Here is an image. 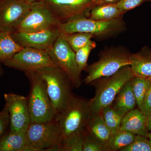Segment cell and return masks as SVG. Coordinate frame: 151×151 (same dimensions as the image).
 Wrapping results in <instances>:
<instances>
[{"mask_svg":"<svg viewBox=\"0 0 151 151\" xmlns=\"http://www.w3.org/2000/svg\"><path fill=\"white\" fill-rule=\"evenodd\" d=\"M149 78L150 84L146 92L141 110L145 116L147 120L151 115V77Z\"/></svg>","mask_w":151,"mask_h":151,"instance_id":"31","label":"cell"},{"mask_svg":"<svg viewBox=\"0 0 151 151\" xmlns=\"http://www.w3.org/2000/svg\"><path fill=\"white\" fill-rule=\"evenodd\" d=\"M86 130L103 143L107 148L113 134L103 121L101 113L91 116Z\"/></svg>","mask_w":151,"mask_h":151,"instance_id":"20","label":"cell"},{"mask_svg":"<svg viewBox=\"0 0 151 151\" xmlns=\"http://www.w3.org/2000/svg\"><path fill=\"white\" fill-rule=\"evenodd\" d=\"M126 12L116 4H101L94 6L89 12V18L99 21H108L122 17Z\"/></svg>","mask_w":151,"mask_h":151,"instance_id":"19","label":"cell"},{"mask_svg":"<svg viewBox=\"0 0 151 151\" xmlns=\"http://www.w3.org/2000/svg\"><path fill=\"white\" fill-rule=\"evenodd\" d=\"M3 74V70L1 68L0 66V76L2 75Z\"/></svg>","mask_w":151,"mask_h":151,"instance_id":"37","label":"cell"},{"mask_svg":"<svg viewBox=\"0 0 151 151\" xmlns=\"http://www.w3.org/2000/svg\"><path fill=\"white\" fill-rule=\"evenodd\" d=\"M11 33L0 30V62L10 59L23 48L14 40Z\"/></svg>","mask_w":151,"mask_h":151,"instance_id":"21","label":"cell"},{"mask_svg":"<svg viewBox=\"0 0 151 151\" xmlns=\"http://www.w3.org/2000/svg\"><path fill=\"white\" fill-rule=\"evenodd\" d=\"M32 4L20 0H0V30L14 31L29 12Z\"/></svg>","mask_w":151,"mask_h":151,"instance_id":"13","label":"cell"},{"mask_svg":"<svg viewBox=\"0 0 151 151\" xmlns=\"http://www.w3.org/2000/svg\"><path fill=\"white\" fill-rule=\"evenodd\" d=\"M25 73L30 84L27 97L31 122H47L55 119L56 113L43 79L36 71Z\"/></svg>","mask_w":151,"mask_h":151,"instance_id":"5","label":"cell"},{"mask_svg":"<svg viewBox=\"0 0 151 151\" xmlns=\"http://www.w3.org/2000/svg\"><path fill=\"white\" fill-rule=\"evenodd\" d=\"M147 122V119L143 112L138 108H134L124 116L120 129L148 138L149 133Z\"/></svg>","mask_w":151,"mask_h":151,"instance_id":"15","label":"cell"},{"mask_svg":"<svg viewBox=\"0 0 151 151\" xmlns=\"http://www.w3.org/2000/svg\"><path fill=\"white\" fill-rule=\"evenodd\" d=\"M147 128L148 131H151V115L147 120Z\"/></svg>","mask_w":151,"mask_h":151,"instance_id":"33","label":"cell"},{"mask_svg":"<svg viewBox=\"0 0 151 151\" xmlns=\"http://www.w3.org/2000/svg\"><path fill=\"white\" fill-rule=\"evenodd\" d=\"M136 135L120 129L112 134L107 146L108 151H120L133 142Z\"/></svg>","mask_w":151,"mask_h":151,"instance_id":"22","label":"cell"},{"mask_svg":"<svg viewBox=\"0 0 151 151\" xmlns=\"http://www.w3.org/2000/svg\"><path fill=\"white\" fill-rule=\"evenodd\" d=\"M57 18L64 22L80 17H85L92 8L102 4L98 0H42Z\"/></svg>","mask_w":151,"mask_h":151,"instance_id":"11","label":"cell"},{"mask_svg":"<svg viewBox=\"0 0 151 151\" xmlns=\"http://www.w3.org/2000/svg\"><path fill=\"white\" fill-rule=\"evenodd\" d=\"M63 35L68 43L75 52L85 46L92 38L94 37L93 35L87 33L77 32Z\"/></svg>","mask_w":151,"mask_h":151,"instance_id":"25","label":"cell"},{"mask_svg":"<svg viewBox=\"0 0 151 151\" xmlns=\"http://www.w3.org/2000/svg\"><path fill=\"white\" fill-rule=\"evenodd\" d=\"M134 76L130 65H127L113 75L92 82L91 84L95 87V94L89 100L91 116L100 114L104 108L111 105L122 87Z\"/></svg>","mask_w":151,"mask_h":151,"instance_id":"1","label":"cell"},{"mask_svg":"<svg viewBox=\"0 0 151 151\" xmlns=\"http://www.w3.org/2000/svg\"><path fill=\"white\" fill-rule=\"evenodd\" d=\"M100 1L101 3H103L102 2L104 1L106 2H112L114 1L115 0H98Z\"/></svg>","mask_w":151,"mask_h":151,"instance_id":"35","label":"cell"},{"mask_svg":"<svg viewBox=\"0 0 151 151\" xmlns=\"http://www.w3.org/2000/svg\"><path fill=\"white\" fill-rule=\"evenodd\" d=\"M20 1L28 3V4H31L35 3L36 2L39 1H42V0H20Z\"/></svg>","mask_w":151,"mask_h":151,"instance_id":"34","label":"cell"},{"mask_svg":"<svg viewBox=\"0 0 151 151\" xmlns=\"http://www.w3.org/2000/svg\"><path fill=\"white\" fill-rule=\"evenodd\" d=\"M96 46V42L91 40L85 46L75 52L76 60L78 65V72L80 74L83 70L86 69L89 54Z\"/></svg>","mask_w":151,"mask_h":151,"instance_id":"26","label":"cell"},{"mask_svg":"<svg viewBox=\"0 0 151 151\" xmlns=\"http://www.w3.org/2000/svg\"><path fill=\"white\" fill-rule=\"evenodd\" d=\"M130 66L135 76L143 78L151 77V49L147 46L139 51L131 53Z\"/></svg>","mask_w":151,"mask_h":151,"instance_id":"16","label":"cell"},{"mask_svg":"<svg viewBox=\"0 0 151 151\" xmlns=\"http://www.w3.org/2000/svg\"><path fill=\"white\" fill-rule=\"evenodd\" d=\"M60 33L58 27H55L34 32L14 31L11 33V36L23 48L31 47L48 51L53 46Z\"/></svg>","mask_w":151,"mask_h":151,"instance_id":"14","label":"cell"},{"mask_svg":"<svg viewBox=\"0 0 151 151\" xmlns=\"http://www.w3.org/2000/svg\"><path fill=\"white\" fill-rule=\"evenodd\" d=\"M136 105V98L130 80L122 87L111 105L115 111L124 117L128 112L134 109Z\"/></svg>","mask_w":151,"mask_h":151,"instance_id":"17","label":"cell"},{"mask_svg":"<svg viewBox=\"0 0 151 151\" xmlns=\"http://www.w3.org/2000/svg\"><path fill=\"white\" fill-rule=\"evenodd\" d=\"M100 113L103 121L112 134L120 130L124 116L115 111L111 105L104 108Z\"/></svg>","mask_w":151,"mask_h":151,"instance_id":"23","label":"cell"},{"mask_svg":"<svg viewBox=\"0 0 151 151\" xmlns=\"http://www.w3.org/2000/svg\"><path fill=\"white\" fill-rule=\"evenodd\" d=\"M91 116L89 100L73 94L56 116L61 131L62 143L74 135L84 133Z\"/></svg>","mask_w":151,"mask_h":151,"instance_id":"2","label":"cell"},{"mask_svg":"<svg viewBox=\"0 0 151 151\" xmlns=\"http://www.w3.org/2000/svg\"><path fill=\"white\" fill-rule=\"evenodd\" d=\"M25 133L5 132L0 139V151H27Z\"/></svg>","mask_w":151,"mask_h":151,"instance_id":"18","label":"cell"},{"mask_svg":"<svg viewBox=\"0 0 151 151\" xmlns=\"http://www.w3.org/2000/svg\"><path fill=\"white\" fill-rule=\"evenodd\" d=\"M148 138H149V140L150 141V142L151 143V132L150 133H149L148 137Z\"/></svg>","mask_w":151,"mask_h":151,"instance_id":"36","label":"cell"},{"mask_svg":"<svg viewBox=\"0 0 151 151\" xmlns=\"http://www.w3.org/2000/svg\"><path fill=\"white\" fill-rule=\"evenodd\" d=\"M60 23L47 5L43 1H39L33 3L29 12L14 31L36 32L58 27Z\"/></svg>","mask_w":151,"mask_h":151,"instance_id":"9","label":"cell"},{"mask_svg":"<svg viewBox=\"0 0 151 151\" xmlns=\"http://www.w3.org/2000/svg\"><path fill=\"white\" fill-rule=\"evenodd\" d=\"M27 151H60L62 136L56 119L30 123L25 133Z\"/></svg>","mask_w":151,"mask_h":151,"instance_id":"4","label":"cell"},{"mask_svg":"<svg viewBox=\"0 0 151 151\" xmlns=\"http://www.w3.org/2000/svg\"><path fill=\"white\" fill-rule=\"evenodd\" d=\"M82 151H108L106 146L85 129L83 134Z\"/></svg>","mask_w":151,"mask_h":151,"instance_id":"27","label":"cell"},{"mask_svg":"<svg viewBox=\"0 0 151 151\" xmlns=\"http://www.w3.org/2000/svg\"><path fill=\"white\" fill-rule=\"evenodd\" d=\"M145 0H120L116 3L117 6L124 12L131 10L142 5Z\"/></svg>","mask_w":151,"mask_h":151,"instance_id":"30","label":"cell"},{"mask_svg":"<svg viewBox=\"0 0 151 151\" xmlns=\"http://www.w3.org/2000/svg\"><path fill=\"white\" fill-rule=\"evenodd\" d=\"M146 1L151 2V0H145V2Z\"/></svg>","mask_w":151,"mask_h":151,"instance_id":"38","label":"cell"},{"mask_svg":"<svg viewBox=\"0 0 151 151\" xmlns=\"http://www.w3.org/2000/svg\"><path fill=\"white\" fill-rule=\"evenodd\" d=\"M58 27L64 35L87 33L93 35L94 37L102 38L112 36L124 31L126 25L122 17L108 21H99L80 17L61 22Z\"/></svg>","mask_w":151,"mask_h":151,"instance_id":"7","label":"cell"},{"mask_svg":"<svg viewBox=\"0 0 151 151\" xmlns=\"http://www.w3.org/2000/svg\"><path fill=\"white\" fill-rule=\"evenodd\" d=\"M121 151H151V143L147 138L136 135L133 142Z\"/></svg>","mask_w":151,"mask_h":151,"instance_id":"29","label":"cell"},{"mask_svg":"<svg viewBox=\"0 0 151 151\" xmlns=\"http://www.w3.org/2000/svg\"><path fill=\"white\" fill-rule=\"evenodd\" d=\"M48 52L55 64L60 68L68 76L74 87L79 88L82 81L76 60L75 52L60 32L53 46Z\"/></svg>","mask_w":151,"mask_h":151,"instance_id":"8","label":"cell"},{"mask_svg":"<svg viewBox=\"0 0 151 151\" xmlns=\"http://www.w3.org/2000/svg\"><path fill=\"white\" fill-rule=\"evenodd\" d=\"M9 123V116L8 112L4 108L0 112V139L5 133L6 130Z\"/></svg>","mask_w":151,"mask_h":151,"instance_id":"32","label":"cell"},{"mask_svg":"<svg viewBox=\"0 0 151 151\" xmlns=\"http://www.w3.org/2000/svg\"><path fill=\"white\" fill-rule=\"evenodd\" d=\"M83 134H77L63 142L60 146V151H82Z\"/></svg>","mask_w":151,"mask_h":151,"instance_id":"28","label":"cell"},{"mask_svg":"<svg viewBox=\"0 0 151 151\" xmlns=\"http://www.w3.org/2000/svg\"><path fill=\"white\" fill-rule=\"evenodd\" d=\"M131 55L122 47H113L101 52L99 59L86 68L88 74L84 80L86 84L95 80L110 76L117 73L122 68L130 65Z\"/></svg>","mask_w":151,"mask_h":151,"instance_id":"6","label":"cell"},{"mask_svg":"<svg viewBox=\"0 0 151 151\" xmlns=\"http://www.w3.org/2000/svg\"><path fill=\"white\" fill-rule=\"evenodd\" d=\"M150 83V78L135 76L131 80L132 89L136 98L137 105L140 110Z\"/></svg>","mask_w":151,"mask_h":151,"instance_id":"24","label":"cell"},{"mask_svg":"<svg viewBox=\"0 0 151 151\" xmlns=\"http://www.w3.org/2000/svg\"><path fill=\"white\" fill-rule=\"evenodd\" d=\"M6 66L24 72L36 71L43 68L56 65L48 51L31 47H24L10 59L1 62Z\"/></svg>","mask_w":151,"mask_h":151,"instance_id":"10","label":"cell"},{"mask_svg":"<svg viewBox=\"0 0 151 151\" xmlns=\"http://www.w3.org/2000/svg\"><path fill=\"white\" fill-rule=\"evenodd\" d=\"M36 71L45 83L57 116L72 97L73 83L65 71L57 65L47 66Z\"/></svg>","mask_w":151,"mask_h":151,"instance_id":"3","label":"cell"},{"mask_svg":"<svg viewBox=\"0 0 151 151\" xmlns=\"http://www.w3.org/2000/svg\"><path fill=\"white\" fill-rule=\"evenodd\" d=\"M4 108L9 116V131L26 133L31 122L28 97L12 93L4 94Z\"/></svg>","mask_w":151,"mask_h":151,"instance_id":"12","label":"cell"}]
</instances>
